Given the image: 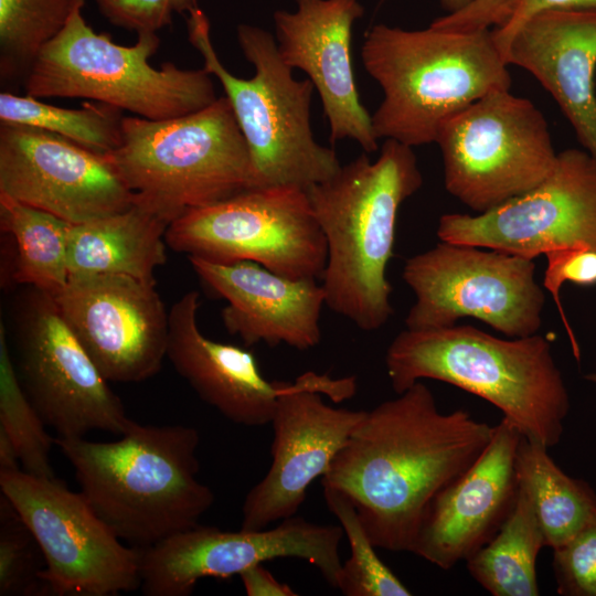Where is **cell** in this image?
<instances>
[{
	"label": "cell",
	"instance_id": "6da1fadb",
	"mask_svg": "<svg viewBox=\"0 0 596 596\" xmlns=\"http://www.w3.org/2000/svg\"><path fill=\"white\" fill-rule=\"evenodd\" d=\"M493 433L466 409L440 412L418 381L365 412L321 483L349 497L377 549L411 552L433 498L472 466Z\"/></svg>",
	"mask_w": 596,
	"mask_h": 596
},
{
	"label": "cell",
	"instance_id": "7a4b0ae2",
	"mask_svg": "<svg viewBox=\"0 0 596 596\" xmlns=\"http://www.w3.org/2000/svg\"><path fill=\"white\" fill-rule=\"evenodd\" d=\"M422 184L413 148L385 139L375 161L362 153L306 190L327 243L326 305L363 331L382 328L393 313L386 269L397 213Z\"/></svg>",
	"mask_w": 596,
	"mask_h": 596
},
{
	"label": "cell",
	"instance_id": "3957f363",
	"mask_svg": "<svg viewBox=\"0 0 596 596\" xmlns=\"http://www.w3.org/2000/svg\"><path fill=\"white\" fill-rule=\"evenodd\" d=\"M96 514L135 547L199 524L214 493L198 480L199 432L185 425L131 419L115 441L54 438Z\"/></svg>",
	"mask_w": 596,
	"mask_h": 596
},
{
	"label": "cell",
	"instance_id": "277c9868",
	"mask_svg": "<svg viewBox=\"0 0 596 596\" xmlns=\"http://www.w3.org/2000/svg\"><path fill=\"white\" fill-rule=\"evenodd\" d=\"M385 366L396 394L436 380L488 401L547 448L564 433L568 391L550 341L538 333L505 340L471 326L406 328L389 345Z\"/></svg>",
	"mask_w": 596,
	"mask_h": 596
},
{
	"label": "cell",
	"instance_id": "5b68a950",
	"mask_svg": "<svg viewBox=\"0 0 596 596\" xmlns=\"http://www.w3.org/2000/svg\"><path fill=\"white\" fill-rule=\"evenodd\" d=\"M362 62L383 99L372 115L377 139L409 147L435 142L449 117L497 91L511 89L508 63L492 30H423L374 25Z\"/></svg>",
	"mask_w": 596,
	"mask_h": 596
},
{
	"label": "cell",
	"instance_id": "8992f818",
	"mask_svg": "<svg viewBox=\"0 0 596 596\" xmlns=\"http://www.w3.org/2000/svg\"><path fill=\"white\" fill-rule=\"evenodd\" d=\"M136 202L169 223L189 210L257 188L254 164L230 100L178 117H124L109 152Z\"/></svg>",
	"mask_w": 596,
	"mask_h": 596
},
{
	"label": "cell",
	"instance_id": "52a82bcc",
	"mask_svg": "<svg viewBox=\"0 0 596 596\" xmlns=\"http://www.w3.org/2000/svg\"><path fill=\"white\" fill-rule=\"evenodd\" d=\"M188 38L202 55L204 68L221 83L246 140L258 187L307 190L331 178L341 167L333 149L318 143L310 126L313 85L298 81L266 30L240 24L237 41L255 75L240 78L225 68L211 41L204 12L189 14Z\"/></svg>",
	"mask_w": 596,
	"mask_h": 596
},
{
	"label": "cell",
	"instance_id": "ba28073f",
	"mask_svg": "<svg viewBox=\"0 0 596 596\" xmlns=\"http://www.w3.org/2000/svg\"><path fill=\"white\" fill-rule=\"evenodd\" d=\"M83 7L40 52L24 85L28 95L91 99L152 120L200 110L217 98L204 67L149 63L160 45L156 32L137 33L132 45L117 44L87 24Z\"/></svg>",
	"mask_w": 596,
	"mask_h": 596
},
{
	"label": "cell",
	"instance_id": "9c48e42d",
	"mask_svg": "<svg viewBox=\"0 0 596 596\" xmlns=\"http://www.w3.org/2000/svg\"><path fill=\"white\" fill-rule=\"evenodd\" d=\"M435 142L447 192L478 214L535 188L558 156L542 111L511 89L492 92L449 117Z\"/></svg>",
	"mask_w": 596,
	"mask_h": 596
},
{
	"label": "cell",
	"instance_id": "30bf717a",
	"mask_svg": "<svg viewBox=\"0 0 596 596\" xmlns=\"http://www.w3.org/2000/svg\"><path fill=\"white\" fill-rule=\"evenodd\" d=\"M167 245L214 263L249 260L283 276L321 278L327 243L305 189L258 187L172 221Z\"/></svg>",
	"mask_w": 596,
	"mask_h": 596
},
{
	"label": "cell",
	"instance_id": "8fae6325",
	"mask_svg": "<svg viewBox=\"0 0 596 596\" xmlns=\"http://www.w3.org/2000/svg\"><path fill=\"white\" fill-rule=\"evenodd\" d=\"M534 273L531 258L440 241L404 265L402 277L416 297L406 328L451 327L475 318L508 337L535 334L545 295Z\"/></svg>",
	"mask_w": 596,
	"mask_h": 596
},
{
	"label": "cell",
	"instance_id": "7c38bea8",
	"mask_svg": "<svg viewBox=\"0 0 596 596\" xmlns=\"http://www.w3.org/2000/svg\"><path fill=\"white\" fill-rule=\"evenodd\" d=\"M1 493L45 560L46 595L109 596L140 588L138 547H127L81 492L58 478L0 470Z\"/></svg>",
	"mask_w": 596,
	"mask_h": 596
},
{
	"label": "cell",
	"instance_id": "4fadbf2b",
	"mask_svg": "<svg viewBox=\"0 0 596 596\" xmlns=\"http://www.w3.org/2000/svg\"><path fill=\"white\" fill-rule=\"evenodd\" d=\"M17 373L45 425L60 437L121 435L131 418L66 321L53 295L33 287L13 308Z\"/></svg>",
	"mask_w": 596,
	"mask_h": 596
},
{
	"label": "cell",
	"instance_id": "5bb4252c",
	"mask_svg": "<svg viewBox=\"0 0 596 596\" xmlns=\"http://www.w3.org/2000/svg\"><path fill=\"white\" fill-rule=\"evenodd\" d=\"M354 377L332 380L307 372L296 382H283L272 418V464L264 478L246 494L241 528L266 529L296 515L311 482L323 477L366 411L326 404L355 393Z\"/></svg>",
	"mask_w": 596,
	"mask_h": 596
},
{
	"label": "cell",
	"instance_id": "9a60e30c",
	"mask_svg": "<svg viewBox=\"0 0 596 596\" xmlns=\"http://www.w3.org/2000/svg\"><path fill=\"white\" fill-rule=\"evenodd\" d=\"M343 536L341 525L317 524L297 515L262 530L231 531L199 523L138 547L140 588L147 596H188L202 578H228L283 557L307 561L337 588Z\"/></svg>",
	"mask_w": 596,
	"mask_h": 596
},
{
	"label": "cell",
	"instance_id": "2e32d148",
	"mask_svg": "<svg viewBox=\"0 0 596 596\" xmlns=\"http://www.w3.org/2000/svg\"><path fill=\"white\" fill-rule=\"evenodd\" d=\"M437 236L531 259L570 246L596 249V159L586 150L561 151L535 188L485 213L444 214Z\"/></svg>",
	"mask_w": 596,
	"mask_h": 596
},
{
	"label": "cell",
	"instance_id": "e0dca14e",
	"mask_svg": "<svg viewBox=\"0 0 596 596\" xmlns=\"http://www.w3.org/2000/svg\"><path fill=\"white\" fill-rule=\"evenodd\" d=\"M53 297L108 382H141L160 371L169 312L156 283L127 275H75Z\"/></svg>",
	"mask_w": 596,
	"mask_h": 596
},
{
	"label": "cell",
	"instance_id": "ac0fdd59",
	"mask_svg": "<svg viewBox=\"0 0 596 596\" xmlns=\"http://www.w3.org/2000/svg\"><path fill=\"white\" fill-rule=\"evenodd\" d=\"M0 193L77 224L136 202L109 153L53 132L0 124Z\"/></svg>",
	"mask_w": 596,
	"mask_h": 596
},
{
	"label": "cell",
	"instance_id": "d6986e66",
	"mask_svg": "<svg viewBox=\"0 0 596 596\" xmlns=\"http://www.w3.org/2000/svg\"><path fill=\"white\" fill-rule=\"evenodd\" d=\"M296 10L274 13L283 62L304 71L317 91L329 123L330 141H356L377 149L372 116L362 105L354 79L352 28L364 9L359 0H295Z\"/></svg>",
	"mask_w": 596,
	"mask_h": 596
},
{
	"label": "cell",
	"instance_id": "ffe728a7",
	"mask_svg": "<svg viewBox=\"0 0 596 596\" xmlns=\"http://www.w3.org/2000/svg\"><path fill=\"white\" fill-rule=\"evenodd\" d=\"M521 433L505 417L472 466L428 504L411 553L441 570L466 562L488 543L511 513Z\"/></svg>",
	"mask_w": 596,
	"mask_h": 596
},
{
	"label": "cell",
	"instance_id": "44dd1931",
	"mask_svg": "<svg viewBox=\"0 0 596 596\" xmlns=\"http://www.w3.org/2000/svg\"><path fill=\"white\" fill-rule=\"evenodd\" d=\"M188 258L201 280L227 301L224 328L246 347L285 343L305 351L319 344L326 294L316 278H289L249 260Z\"/></svg>",
	"mask_w": 596,
	"mask_h": 596
},
{
	"label": "cell",
	"instance_id": "7402d4cb",
	"mask_svg": "<svg viewBox=\"0 0 596 596\" xmlns=\"http://www.w3.org/2000/svg\"><path fill=\"white\" fill-rule=\"evenodd\" d=\"M503 57L541 83L596 159V9L534 14L513 34Z\"/></svg>",
	"mask_w": 596,
	"mask_h": 596
},
{
	"label": "cell",
	"instance_id": "603a6c76",
	"mask_svg": "<svg viewBox=\"0 0 596 596\" xmlns=\"http://www.w3.org/2000/svg\"><path fill=\"white\" fill-rule=\"evenodd\" d=\"M200 296L182 295L169 310L167 359L198 396L228 421L270 424L283 382H269L253 352L205 337L198 324Z\"/></svg>",
	"mask_w": 596,
	"mask_h": 596
},
{
	"label": "cell",
	"instance_id": "cb8c5ba5",
	"mask_svg": "<svg viewBox=\"0 0 596 596\" xmlns=\"http://www.w3.org/2000/svg\"><path fill=\"white\" fill-rule=\"evenodd\" d=\"M169 224L137 202L121 212L71 224L70 276L113 274L156 283L155 272L167 260Z\"/></svg>",
	"mask_w": 596,
	"mask_h": 596
},
{
	"label": "cell",
	"instance_id": "d4e9b609",
	"mask_svg": "<svg viewBox=\"0 0 596 596\" xmlns=\"http://www.w3.org/2000/svg\"><path fill=\"white\" fill-rule=\"evenodd\" d=\"M547 449L522 436L515 469L519 487L532 502L545 546L554 550L596 515V492L586 481L566 475Z\"/></svg>",
	"mask_w": 596,
	"mask_h": 596
},
{
	"label": "cell",
	"instance_id": "484cf974",
	"mask_svg": "<svg viewBox=\"0 0 596 596\" xmlns=\"http://www.w3.org/2000/svg\"><path fill=\"white\" fill-rule=\"evenodd\" d=\"M543 546L532 502L519 487L511 513L494 536L466 561L467 570L493 596H538L536 561Z\"/></svg>",
	"mask_w": 596,
	"mask_h": 596
},
{
	"label": "cell",
	"instance_id": "4316f807",
	"mask_svg": "<svg viewBox=\"0 0 596 596\" xmlns=\"http://www.w3.org/2000/svg\"><path fill=\"white\" fill-rule=\"evenodd\" d=\"M71 223L0 193V226L14 245V284L56 295L66 285Z\"/></svg>",
	"mask_w": 596,
	"mask_h": 596
},
{
	"label": "cell",
	"instance_id": "83f0119b",
	"mask_svg": "<svg viewBox=\"0 0 596 596\" xmlns=\"http://www.w3.org/2000/svg\"><path fill=\"white\" fill-rule=\"evenodd\" d=\"M123 110L99 102L79 108L54 106L30 95L0 94V124L43 129L100 153L116 150L123 140Z\"/></svg>",
	"mask_w": 596,
	"mask_h": 596
},
{
	"label": "cell",
	"instance_id": "f1b7e54d",
	"mask_svg": "<svg viewBox=\"0 0 596 596\" xmlns=\"http://www.w3.org/2000/svg\"><path fill=\"white\" fill-rule=\"evenodd\" d=\"M84 0H0L2 86L25 85L42 49L66 25Z\"/></svg>",
	"mask_w": 596,
	"mask_h": 596
},
{
	"label": "cell",
	"instance_id": "f546056e",
	"mask_svg": "<svg viewBox=\"0 0 596 596\" xmlns=\"http://www.w3.org/2000/svg\"><path fill=\"white\" fill-rule=\"evenodd\" d=\"M0 426L19 454L22 470L40 478H56L51 465L54 438L19 380L4 324L0 326Z\"/></svg>",
	"mask_w": 596,
	"mask_h": 596
},
{
	"label": "cell",
	"instance_id": "4dcf8cb0",
	"mask_svg": "<svg viewBox=\"0 0 596 596\" xmlns=\"http://www.w3.org/2000/svg\"><path fill=\"white\" fill-rule=\"evenodd\" d=\"M327 507L339 520L350 545L338 586L345 596H409L412 592L376 554L353 502L343 492L323 487Z\"/></svg>",
	"mask_w": 596,
	"mask_h": 596
},
{
	"label": "cell",
	"instance_id": "1f68e13d",
	"mask_svg": "<svg viewBox=\"0 0 596 596\" xmlns=\"http://www.w3.org/2000/svg\"><path fill=\"white\" fill-rule=\"evenodd\" d=\"M43 553L11 502L0 496V596L46 595Z\"/></svg>",
	"mask_w": 596,
	"mask_h": 596
},
{
	"label": "cell",
	"instance_id": "d6a6232c",
	"mask_svg": "<svg viewBox=\"0 0 596 596\" xmlns=\"http://www.w3.org/2000/svg\"><path fill=\"white\" fill-rule=\"evenodd\" d=\"M553 571L557 594L596 596V515L553 550Z\"/></svg>",
	"mask_w": 596,
	"mask_h": 596
},
{
	"label": "cell",
	"instance_id": "836d02e7",
	"mask_svg": "<svg viewBox=\"0 0 596 596\" xmlns=\"http://www.w3.org/2000/svg\"><path fill=\"white\" fill-rule=\"evenodd\" d=\"M547 265L543 286L552 295L560 317L567 332L575 356L578 359V344L560 300L564 283L578 286L596 285V249L587 246H570L550 251L545 254Z\"/></svg>",
	"mask_w": 596,
	"mask_h": 596
},
{
	"label": "cell",
	"instance_id": "e575fe53",
	"mask_svg": "<svg viewBox=\"0 0 596 596\" xmlns=\"http://www.w3.org/2000/svg\"><path fill=\"white\" fill-rule=\"evenodd\" d=\"M114 25L136 33L156 32L172 23L174 14H191L199 0H95Z\"/></svg>",
	"mask_w": 596,
	"mask_h": 596
},
{
	"label": "cell",
	"instance_id": "d590c367",
	"mask_svg": "<svg viewBox=\"0 0 596 596\" xmlns=\"http://www.w3.org/2000/svg\"><path fill=\"white\" fill-rule=\"evenodd\" d=\"M522 0H472L467 7L446 13L430 25L455 31H485L505 24Z\"/></svg>",
	"mask_w": 596,
	"mask_h": 596
},
{
	"label": "cell",
	"instance_id": "8d00e7d4",
	"mask_svg": "<svg viewBox=\"0 0 596 596\" xmlns=\"http://www.w3.org/2000/svg\"><path fill=\"white\" fill-rule=\"evenodd\" d=\"M554 9H596V0H522L505 24L492 29L494 42L501 54L503 55L511 38L525 21L539 12Z\"/></svg>",
	"mask_w": 596,
	"mask_h": 596
},
{
	"label": "cell",
	"instance_id": "74e56055",
	"mask_svg": "<svg viewBox=\"0 0 596 596\" xmlns=\"http://www.w3.org/2000/svg\"><path fill=\"white\" fill-rule=\"evenodd\" d=\"M238 576L248 596L298 595L288 584L279 582L263 563L248 567Z\"/></svg>",
	"mask_w": 596,
	"mask_h": 596
},
{
	"label": "cell",
	"instance_id": "f35d334b",
	"mask_svg": "<svg viewBox=\"0 0 596 596\" xmlns=\"http://www.w3.org/2000/svg\"><path fill=\"white\" fill-rule=\"evenodd\" d=\"M19 454L12 439L0 426V470H19Z\"/></svg>",
	"mask_w": 596,
	"mask_h": 596
},
{
	"label": "cell",
	"instance_id": "ab89813d",
	"mask_svg": "<svg viewBox=\"0 0 596 596\" xmlns=\"http://www.w3.org/2000/svg\"><path fill=\"white\" fill-rule=\"evenodd\" d=\"M472 0H439L446 13H453L467 7Z\"/></svg>",
	"mask_w": 596,
	"mask_h": 596
},
{
	"label": "cell",
	"instance_id": "60d3db41",
	"mask_svg": "<svg viewBox=\"0 0 596 596\" xmlns=\"http://www.w3.org/2000/svg\"><path fill=\"white\" fill-rule=\"evenodd\" d=\"M585 379H586L588 382H590V383L594 385L595 390H596V371L586 374V375H585Z\"/></svg>",
	"mask_w": 596,
	"mask_h": 596
}]
</instances>
